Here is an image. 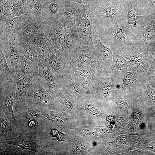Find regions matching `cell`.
<instances>
[{
  "instance_id": "8992f818",
  "label": "cell",
  "mask_w": 155,
  "mask_h": 155,
  "mask_svg": "<svg viewBox=\"0 0 155 155\" xmlns=\"http://www.w3.org/2000/svg\"><path fill=\"white\" fill-rule=\"evenodd\" d=\"M53 100L52 97L43 88L37 79L32 83L28 89L26 103L29 108L45 111Z\"/></svg>"
},
{
  "instance_id": "d590c367",
  "label": "cell",
  "mask_w": 155,
  "mask_h": 155,
  "mask_svg": "<svg viewBox=\"0 0 155 155\" xmlns=\"http://www.w3.org/2000/svg\"><path fill=\"white\" fill-rule=\"evenodd\" d=\"M64 139V134L61 133H58L57 136V140L60 142L63 141Z\"/></svg>"
},
{
  "instance_id": "f546056e",
  "label": "cell",
  "mask_w": 155,
  "mask_h": 155,
  "mask_svg": "<svg viewBox=\"0 0 155 155\" xmlns=\"http://www.w3.org/2000/svg\"><path fill=\"white\" fill-rule=\"evenodd\" d=\"M147 94L150 100L155 101V90L154 89L149 87L147 91Z\"/></svg>"
},
{
  "instance_id": "836d02e7",
  "label": "cell",
  "mask_w": 155,
  "mask_h": 155,
  "mask_svg": "<svg viewBox=\"0 0 155 155\" xmlns=\"http://www.w3.org/2000/svg\"><path fill=\"white\" fill-rule=\"evenodd\" d=\"M64 103L68 109L71 112H73V107L71 102L67 98L64 100Z\"/></svg>"
},
{
  "instance_id": "e575fe53",
  "label": "cell",
  "mask_w": 155,
  "mask_h": 155,
  "mask_svg": "<svg viewBox=\"0 0 155 155\" xmlns=\"http://www.w3.org/2000/svg\"><path fill=\"white\" fill-rule=\"evenodd\" d=\"M150 51L155 55V40L148 45Z\"/></svg>"
},
{
  "instance_id": "5bb4252c",
  "label": "cell",
  "mask_w": 155,
  "mask_h": 155,
  "mask_svg": "<svg viewBox=\"0 0 155 155\" xmlns=\"http://www.w3.org/2000/svg\"><path fill=\"white\" fill-rule=\"evenodd\" d=\"M47 23L31 22L17 32V34L20 38L36 37H47L46 29Z\"/></svg>"
},
{
  "instance_id": "9a60e30c",
  "label": "cell",
  "mask_w": 155,
  "mask_h": 155,
  "mask_svg": "<svg viewBox=\"0 0 155 155\" xmlns=\"http://www.w3.org/2000/svg\"><path fill=\"white\" fill-rule=\"evenodd\" d=\"M17 67L24 76L32 82L38 79L39 75L38 65L21 54Z\"/></svg>"
},
{
  "instance_id": "3957f363",
  "label": "cell",
  "mask_w": 155,
  "mask_h": 155,
  "mask_svg": "<svg viewBox=\"0 0 155 155\" xmlns=\"http://www.w3.org/2000/svg\"><path fill=\"white\" fill-rule=\"evenodd\" d=\"M93 29L101 41L117 46L132 45L131 34L124 22L108 27L93 24Z\"/></svg>"
},
{
  "instance_id": "4fadbf2b",
  "label": "cell",
  "mask_w": 155,
  "mask_h": 155,
  "mask_svg": "<svg viewBox=\"0 0 155 155\" xmlns=\"http://www.w3.org/2000/svg\"><path fill=\"white\" fill-rule=\"evenodd\" d=\"M0 33L17 32L28 24L33 22L26 13L9 19L0 20Z\"/></svg>"
},
{
  "instance_id": "7402d4cb",
  "label": "cell",
  "mask_w": 155,
  "mask_h": 155,
  "mask_svg": "<svg viewBox=\"0 0 155 155\" xmlns=\"http://www.w3.org/2000/svg\"><path fill=\"white\" fill-rule=\"evenodd\" d=\"M80 7L73 4L66 5L63 15L59 21L67 28H72L75 26L77 10Z\"/></svg>"
},
{
  "instance_id": "e0dca14e",
  "label": "cell",
  "mask_w": 155,
  "mask_h": 155,
  "mask_svg": "<svg viewBox=\"0 0 155 155\" xmlns=\"http://www.w3.org/2000/svg\"><path fill=\"white\" fill-rule=\"evenodd\" d=\"M65 7L58 3L51 2L42 7V14L45 22L60 20L63 16Z\"/></svg>"
},
{
  "instance_id": "7a4b0ae2",
  "label": "cell",
  "mask_w": 155,
  "mask_h": 155,
  "mask_svg": "<svg viewBox=\"0 0 155 155\" xmlns=\"http://www.w3.org/2000/svg\"><path fill=\"white\" fill-rule=\"evenodd\" d=\"M125 24L132 36L136 34L152 16L144 0H124Z\"/></svg>"
},
{
  "instance_id": "4dcf8cb0",
  "label": "cell",
  "mask_w": 155,
  "mask_h": 155,
  "mask_svg": "<svg viewBox=\"0 0 155 155\" xmlns=\"http://www.w3.org/2000/svg\"><path fill=\"white\" fill-rule=\"evenodd\" d=\"M133 118L134 121L136 123H139L141 121L140 114L137 111H135L133 112Z\"/></svg>"
},
{
  "instance_id": "ba28073f",
  "label": "cell",
  "mask_w": 155,
  "mask_h": 155,
  "mask_svg": "<svg viewBox=\"0 0 155 155\" xmlns=\"http://www.w3.org/2000/svg\"><path fill=\"white\" fill-rule=\"evenodd\" d=\"M17 83L0 84V111L16 127L18 123L14 115L13 107Z\"/></svg>"
},
{
  "instance_id": "7c38bea8",
  "label": "cell",
  "mask_w": 155,
  "mask_h": 155,
  "mask_svg": "<svg viewBox=\"0 0 155 155\" xmlns=\"http://www.w3.org/2000/svg\"><path fill=\"white\" fill-rule=\"evenodd\" d=\"M31 38L35 44L40 62L45 68L48 69L49 58L55 50L51 41L47 37Z\"/></svg>"
},
{
  "instance_id": "ac0fdd59",
  "label": "cell",
  "mask_w": 155,
  "mask_h": 155,
  "mask_svg": "<svg viewBox=\"0 0 155 155\" xmlns=\"http://www.w3.org/2000/svg\"><path fill=\"white\" fill-rule=\"evenodd\" d=\"M16 128L0 111V142L19 135L20 131Z\"/></svg>"
},
{
  "instance_id": "484cf974",
  "label": "cell",
  "mask_w": 155,
  "mask_h": 155,
  "mask_svg": "<svg viewBox=\"0 0 155 155\" xmlns=\"http://www.w3.org/2000/svg\"><path fill=\"white\" fill-rule=\"evenodd\" d=\"M33 110L28 108V110L24 112V116L28 122L33 121L38 123V120L39 118V114L35 110Z\"/></svg>"
},
{
  "instance_id": "603a6c76",
  "label": "cell",
  "mask_w": 155,
  "mask_h": 155,
  "mask_svg": "<svg viewBox=\"0 0 155 155\" xmlns=\"http://www.w3.org/2000/svg\"><path fill=\"white\" fill-rule=\"evenodd\" d=\"M92 40L93 43L94 44L97 50L104 57L108 59L113 56V54L111 49L102 43L99 36L93 29Z\"/></svg>"
},
{
  "instance_id": "277c9868",
  "label": "cell",
  "mask_w": 155,
  "mask_h": 155,
  "mask_svg": "<svg viewBox=\"0 0 155 155\" xmlns=\"http://www.w3.org/2000/svg\"><path fill=\"white\" fill-rule=\"evenodd\" d=\"M93 24L91 7L84 5L77 10L75 26L79 42L92 46Z\"/></svg>"
},
{
  "instance_id": "d6986e66",
  "label": "cell",
  "mask_w": 155,
  "mask_h": 155,
  "mask_svg": "<svg viewBox=\"0 0 155 155\" xmlns=\"http://www.w3.org/2000/svg\"><path fill=\"white\" fill-rule=\"evenodd\" d=\"M38 66L39 75L38 80L41 85L49 93L51 90L56 92L57 89L53 73L41 63Z\"/></svg>"
},
{
  "instance_id": "cb8c5ba5",
  "label": "cell",
  "mask_w": 155,
  "mask_h": 155,
  "mask_svg": "<svg viewBox=\"0 0 155 155\" xmlns=\"http://www.w3.org/2000/svg\"><path fill=\"white\" fill-rule=\"evenodd\" d=\"M0 155L26 154H29L26 152L28 151L22 150H21L22 149L21 148L17 149L13 145L3 143H0Z\"/></svg>"
},
{
  "instance_id": "d4e9b609",
  "label": "cell",
  "mask_w": 155,
  "mask_h": 155,
  "mask_svg": "<svg viewBox=\"0 0 155 155\" xmlns=\"http://www.w3.org/2000/svg\"><path fill=\"white\" fill-rule=\"evenodd\" d=\"M112 56L113 63L119 69H123L127 67V62L124 58L116 53H113Z\"/></svg>"
},
{
  "instance_id": "44dd1931",
  "label": "cell",
  "mask_w": 155,
  "mask_h": 155,
  "mask_svg": "<svg viewBox=\"0 0 155 155\" xmlns=\"http://www.w3.org/2000/svg\"><path fill=\"white\" fill-rule=\"evenodd\" d=\"M26 7V13L34 22H45L42 14V6L39 0H31Z\"/></svg>"
},
{
  "instance_id": "ffe728a7",
  "label": "cell",
  "mask_w": 155,
  "mask_h": 155,
  "mask_svg": "<svg viewBox=\"0 0 155 155\" xmlns=\"http://www.w3.org/2000/svg\"><path fill=\"white\" fill-rule=\"evenodd\" d=\"M0 84L17 83L16 73L10 69L3 54L0 50Z\"/></svg>"
},
{
  "instance_id": "f1b7e54d",
  "label": "cell",
  "mask_w": 155,
  "mask_h": 155,
  "mask_svg": "<svg viewBox=\"0 0 155 155\" xmlns=\"http://www.w3.org/2000/svg\"><path fill=\"white\" fill-rule=\"evenodd\" d=\"M84 107L86 111L89 114L97 116L100 115L96 108L91 104H87L85 105Z\"/></svg>"
},
{
  "instance_id": "9c48e42d",
  "label": "cell",
  "mask_w": 155,
  "mask_h": 155,
  "mask_svg": "<svg viewBox=\"0 0 155 155\" xmlns=\"http://www.w3.org/2000/svg\"><path fill=\"white\" fill-rule=\"evenodd\" d=\"M16 72L17 82L13 107L18 112H25L28 108L26 103V95L33 82L24 76L17 67Z\"/></svg>"
},
{
  "instance_id": "8d00e7d4",
  "label": "cell",
  "mask_w": 155,
  "mask_h": 155,
  "mask_svg": "<svg viewBox=\"0 0 155 155\" xmlns=\"http://www.w3.org/2000/svg\"><path fill=\"white\" fill-rule=\"evenodd\" d=\"M59 133L58 131L56 129H52L50 132V134L53 137H56Z\"/></svg>"
},
{
  "instance_id": "2e32d148",
  "label": "cell",
  "mask_w": 155,
  "mask_h": 155,
  "mask_svg": "<svg viewBox=\"0 0 155 155\" xmlns=\"http://www.w3.org/2000/svg\"><path fill=\"white\" fill-rule=\"evenodd\" d=\"M18 45L21 55L38 65L40 63L38 59L35 44L31 38H19Z\"/></svg>"
},
{
  "instance_id": "8fae6325",
  "label": "cell",
  "mask_w": 155,
  "mask_h": 155,
  "mask_svg": "<svg viewBox=\"0 0 155 155\" xmlns=\"http://www.w3.org/2000/svg\"><path fill=\"white\" fill-rule=\"evenodd\" d=\"M152 16L138 32L131 37L132 41L148 45L155 40V13Z\"/></svg>"
},
{
  "instance_id": "6da1fadb",
  "label": "cell",
  "mask_w": 155,
  "mask_h": 155,
  "mask_svg": "<svg viewBox=\"0 0 155 155\" xmlns=\"http://www.w3.org/2000/svg\"><path fill=\"white\" fill-rule=\"evenodd\" d=\"M91 7L93 24L108 27L124 22L125 4L124 0L105 1Z\"/></svg>"
},
{
  "instance_id": "4316f807",
  "label": "cell",
  "mask_w": 155,
  "mask_h": 155,
  "mask_svg": "<svg viewBox=\"0 0 155 155\" xmlns=\"http://www.w3.org/2000/svg\"><path fill=\"white\" fill-rule=\"evenodd\" d=\"M133 73L131 72H127L123 75V84L125 86L131 85L134 80Z\"/></svg>"
},
{
  "instance_id": "52a82bcc",
  "label": "cell",
  "mask_w": 155,
  "mask_h": 155,
  "mask_svg": "<svg viewBox=\"0 0 155 155\" xmlns=\"http://www.w3.org/2000/svg\"><path fill=\"white\" fill-rule=\"evenodd\" d=\"M20 132L18 136L2 142L18 146L23 149L28 150L38 154H45V144L36 135L35 131L28 130Z\"/></svg>"
},
{
  "instance_id": "5b68a950",
  "label": "cell",
  "mask_w": 155,
  "mask_h": 155,
  "mask_svg": "<svg viewBox=\"0 0 155 155\" xmlns=\"http://www.w3.org/2000/svg\"><path fill=\"white\" fill-rule=\"evenodd\" d=\"M0 50L3 54L8 65L11 71H16L21 55L17 33H0Z\"/></svg>"
},
{
  "instance_id": "1f68e13d",
  "label": "cell",
  "mask_w": 155,
  "mask_h": 155,
  "mask_svg": "<svg viewBox=\"0 0 155 155\" xmlns=\"http://www.w3.org/2000/svg\"><path fill=\"white\" fill-rule=\"evenodd\" d=\"M117 106L120 109L124 110L128 106V104L125 101L122 100H119L116 102Z\"/></svg>"
},
{
  "instance_id": "83f0119b",
  "label": "cell",
  "mask_w": 155,
  "mask_h": 155,
  "mask_svg": "<svg viewBox=\"0 0 155 155\" xmlns=\"http://www.w3.org/2000/svg\"><path fill=\"white\" fill-rule=\"evenodd\" d=\"M100 88L101 92L103 95L105 97H106L111 93L112 85L108 82H103L101 84Z\"/></svg>"
},
{
  "instance_id": "30bf717a",
  "label": "cell",
  "mask_w": 155,
  "mask_h": 155,
  "mask_svg": "<svg viewBox=\"0 0 155 155\" xmlns=\"http://www.w3.org/2000/svg\"><path fill=\"white\" fill-rule=\"evenodd\" d=\"M68 29L59 20L48 22L47 37L51 41L55 49L59 50L62 49V41Z\"/></svg>"
},
{
  "instance_id": "d6a6232c",
  "label": "cell",
  "mask_w": 155,
  "mask_h": 155,
  "mask_svg": "<svg viewBox=\"0 0 155 155\" xmlns=\"http://www.w3.org/2000/svg\"><path fill=\"white\" fill-rule=\"evenodd\" d=\"M116 140L119 142L125 143L129 142L130 140V138L127 136L122 135L117 137Z\"/></svg>"
}]
</instances>
